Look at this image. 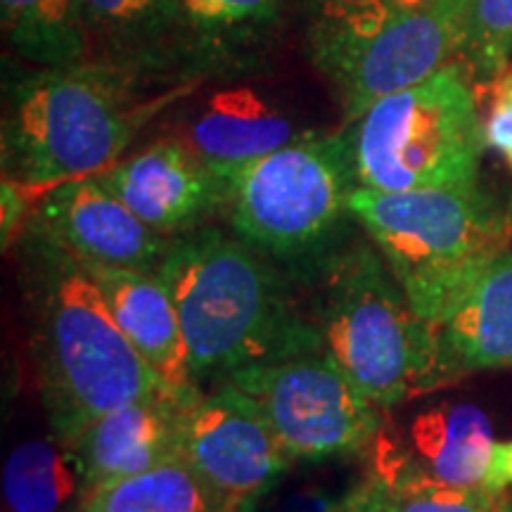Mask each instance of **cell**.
I'll list each match as a JSON object with an SVG mask.
<instances>
[{"mask_svg": "<svg viewBox=\"0 0 512 512\" xmlns=\"http://www.w3.org/2000/svg\"><path fill=\"white\" fill-rule=\"evenodd\" d=\"M294 0H178L171 64L192 79L249 72L283 29Z\"/></svg>", "mask_w": 512, "mask_h": 512, "instance_id": "14", "label": "cell"}, {"mask_svg": "<svg viewBox=\"0 0 512 512\" xmlns=\"http://www.w3.org/2000/svg\"><path fill=\"white\" fill-rule=\"evenodd\" d=\"M494 512H512V498H498Z\"/></svg>", "mask_w": 512, "mask_h": 512, "instance_id": "29", "label": "cell"}, {"mask_svg": "<svg viewBox=\"0 0 512 512\" xmlns=\"http://www.w3.org/2000/svg\"><path fill=\"white\" fill-rule=\"evenodd\" d=\"M81 264L157 273L174 238L157 233L102 185L76 178L48 190L27 223Z\"/></svg>", "mask_w": 512, "mask_h": 512, "instance_id": "11", "label": "cell"}, {"mask_svg": "<svg viewBox=\"0 0 512 512\" xmlns=\"http://www.w3.org/2000/svg\"><path fill=\"white\" fill-rule=\"evenodd\" d=\"M200 394L164 389L102 415L69 441L86 472L88 489L140 475L181 456L185 413Z\"/></svg>", "mask_w": 512, "mask_h": 512, "instance_id": "15", "label": "cell"}, {"mask_svg": "<svg viewBox=\"0 0 512 512\" xmlns=\"http://www.w3.org/2000/svg\"><path fill=\"white\" fill-rule=\"evenodd\" d=\"M93 60L162 74L171 64L178 0H79Z\"/></svg>", "mask_w": 512, "mask_h": 512, "instance_id": "19", "label": "cell"}, {"mask_svg": "<svg viewBox=\"0 0 512 512\" xmlns=\"http://www.w3.org/2000/svg\"><path fill=\"white\" fill-rule=\"evenodd\" d=\"M344 136L356 188L408 192L477 185L486 138L470 69L451 62L377 100Z\"/></svg>", "mask_w": 512, "mask_h": 512, "instance_id": "7", "label": "cell"}, {"mask_svg": "<svg viewBox=\"0 0 512 512\" xmlns=\"http://www.w3.org/2000/svg\"><path fill=\"white\" fill-rule=\"evenodd\" d=\"M88 479L74 448L57 439H27L12 448L3 470L10 512H81Z\"/></svg>", "mask_w": 512, "mask_h": 512, "instance_id": "20", "label": "cell"}, {"mask_svg": "<svg viewBox=\"0 0 512 512\" xmlns=\"http://www.w3.org/2000/svg\"><path fill=\"white\" fill-rule=\"evenodd\" d=\"M439 335L458 377L512 368V247L465 287L439 323Z\"/></svg>", "mask_w": 512, "mask_h": 512, "instance_id": "18", "label": "cell"}, {"mask_svg": "<svg viewBox=\"0 0 512 512\" xmlns=\"http://www.w3.org/2000/svg\"><path fill=\"white\" fill-rule=\"evenodd\" d=\"M292 112L249 86L216 91L197 107L185 128V143L221 178L280 147L304 138Z\"/></svg>", "mask_w": 512, "mask_h": 512, "instance_id": "16", "label": "cell"}, {"mask_svg": "<svg viewBox=\"0 0 512 512\" xmlns=\"http://www.w3.org/2000/svg\"><path fill=\"white\" fill-rule=\"evenodd\" d=\"M494 446V430L482 408L434 403L415 413L406 427L384 420L368 451V467L377 479L422 475L451 486H482Z\"/></svg>", "mask_w": 512, "mask_h": 512, "instance_id": "13", "label": "cell"}, {"mask_svg": "<svg viewBox=\"0 0 512 512\" xmlns=\"http://www.w3.org/2000/svg\"><path fill=\"white\" fill-rule=\"evenodd\" d=\"M181 456L226 512H252L292 467L261 408L230 382L202 392L188 408Z\"/></svg>", "mask_w": 512, "mask_h": 512, "instance_id": "10", "label": "cell"}, {"mask_svg": "<svg viewBox=\"0 0 512 512\" xmlns=\"http://www.w3.org/2000/svg\"><path fill=\"white\" fill-rule=\"evenodd\" d=\"M465 67L479 79H501L512 60V0H470Z\"/></svg>", "mask_w": 512, "mask_h": 512, "instance_id": "25", "label": "cell"}, {"mask_svg": "<svg viewBox=\"0 0 512 512\" xmlns=\"http://www.w3.org/2000/svg\"><path fill=\"white\" fill-rule=\"evenodd\" d=\"M375 489H377V486H375ZM366 512H387V510H384V505L380 503V498H377V494H375L373 501H370V505L366 508Z\"/></svg>", "mask_w": 512, "mask_h": 512, "instance_id": "30", "label": "cell"}, {"mask_svg": "<svg viewBox=\"0 0 512 512\" xmlns=\"http://www.w3.org/2000/svg\"><path fill=\"white\" fill-rule=\"evenodd\" d=\"M147 74L105 60L36 67L5 83L3 176L43 192L100 176L155 112Z\"/></svg>", "mask_w": 512, "mask_h": 512, "instance_id": "3", "label": "cell"}, {"mask_svg": "<svg viewBox=\"0 0 512 512\" xmlns=\"http://www.w3.org/2000/svg\"><path fill=\"white\" fill-rule=\"evenodd\" d=\"M486 147L512 169V74L496 79L494 98L484 119Z\"/></svg>", "mask_w": 512, "mask_h": 512, "instance_id": "26", "label": "cell"}, {"mask_svg": "<svg viewBox=\"0 0 512 512\" xmlns=\"http://www.w3.org/2000/svg\"><path fill=\"white\" fill-rule=\"evenodd\" d=\"M22 283L31 356L57 439L69 444L102 415L169 389L121 332L81 261L31 226L24 228Z\"/></svg>", "mask_w": 512, "mask_h": 512, "instance_id": "1", "label": "cell"}, {"mask_svg": "<svg viewBox=\"0 0 512 512\" xmlns=\"http://www.w3.org/2000/svg\"><path fill=\"white\" fill-rule=\"evenodd\" d=\"M311 320L320 349L384 413L456 382L439 330L422 320L366 242L323 261Z\"/></svg>", "mask_w": 512, "mask_h": 512, "instance_id": "4", "label": "cell"}, {"mask_svg": "<svg viewBox=\"0 0 512 512\" xmlns=\"http://www.w3.org/2000/svg\"><path fill=\"white\" fill-rule=\"evenodd\" d=\"M29 216V190L3 176V245L8 247Z\"/></svg>", "mask_w": 512, "mask_h": 512, "instance_id": "27", "label": "cell"}, {"mask_svg": "<svg viewBox=\"0 0 512 512\" xmlns=\"http://www.w3.org/2000/svg\"><path fill=\"white\" fill-rule=\"evenodd\" d=\"M482 486L496 496H501L508 486H512V439L496 441L494 456H491Z\"/></svg>", "mask_w": 512, "mask_h": 512, "instance_id": "28", "label": "cell"}, {"mask_svg": "<svg viewBox=\"0 0 512 512\" xmlns=\"http://www.w3.org/2000/svg\"><path fill=\"white\" fill-rule=\"evenodd\" d=\"M83 268L105 294L121 332L166 387L183 394L202 392L190 373L181 318L159 275L95 264Z\"/></svg>", "mask_w": 512, "mask_h": 512, "instance_id": "17", "label": "cell"}, {"mask_svg": "<svg viewBox=\"0 0 512 512\" xmlns=\"http://www.w3.org/2000/svg\"><path fill=\"white\" fill-rule=\"evenodd\" d=\"M223 181L235 235L259 254L283 261L309 259L328 245L356 190L347 136L316 131Z\"/></svg>", "mask_w": 512, "mask_h": 512, "instance_id": "8", "label": "cell"}, {"mask_svg": "<svg viewBox=\"0 0 512 512\" xmlns=\"http://www.w3.org/2000/svg\"><path fill=\"white\" fill-rule=\"evenodd\" d=\"M361 223L422 320L439 323L496 254L512 247V207L479 185L351 192Z\"/></svg>", "mask_w": 512, "mask_h": 512, "instance_id": "6", "label": "cell"}, {"mask_svg": "<svg viewBox=\"0 0 512 512\" xmlns=\"http://www.w3.org/2000/svg\"><path fill=\"white\" fill-rule=\"evenodd\" d=\"M157 275L181 318L197 387L323 351L290 283L264 254L219 228L174 238Z\"/></svg>", "mask_w": 512, "mask_h": 512, "instance_id": "2", "label": "cell"}, {"mask_svg": "<svg viewBox=\"0 0 512 512\" xmlns=\"http://www.w3.org/2000/svg\"><path fill=\"white\" fill-rule=\"evenodd\" d=\"M98 178L145 226L166 238L192 233L228 204V183L185 140H157Z\"/></svg>", "mask_w": 512, "mask_h": 512, "instance_id": "12", "label": "cell"}, {"mask_svg": "<svg viewBox=\"0 0 512 512\" xmlns=\"http://www.w3.org/2000/svg\"><path fill=\"white\" fill-rule=\"evenodd\" d=\"M377 479L366 472L342 479H302L287 486L278 484L261 498L252 512H366L375 496Z\"/></svg>", "mask_w": 512, "mask_h": 512, "instance_id": "24", "label": "cell"}, {"mask_svg": "<svg viewBox=\"0 0 512 512\" xmlns=\"http://www.w3.org/2000/svg\"><path fill=\"white\" fill-rule=\"evenodd\" d=\"M81 512H226L223 503L183 456L102 484L86 496Z\"/></svg>", "mask_w": 512, "mask_h": 512, "instance_id": "22", "label": "cell"}, {"mask_svg": "<svg viewBox=\"0 0 512 512\" xmlns=\"http://www.w3.org/2000/svg\"><path fill=\"white\" fill-rule=\"evenodd\" d=\"M470 0H306L304 43L347 124L463 55Z\"/></svg>", "mask_w": 512, "mask_h": 512, "instance_id": "5", "label": "cell"}, {"mask_svg": "<svg viewBox=\"0 0 512 512\" xmlns=\"http://www.w3.org/2000/svg\"><path fill=\"white\" fill-rule=\"evenodd\" d=\"M252 396L292 463L361 456L384 427L375 406L323 351L228 377Z\"/></svg>", "mask_w": 512, "mask_h": 512, "instance_id": "9", "label": "cell"}, {"mask_svg": "<svg viewBox=\"0 0 512 512\" xmlns=\"http://www.w3.org/2000/svg\"><path fill=\"white\" fill-rule=\"evenodd\" d=\"M3 34L34 67H72L93 60L79 0H0Z\"/></svg>", "mask_w": 512, "mask_h": 512, "instance_id": "21", "label": "cell"}, {"mask_svg": "<svg viewBox=\"0 0 512 512\" xmlns=\"http://www.w3.org/2000/svg\"><path fill=\"white\" fill-rule=\"evenodd\" d=\"M375 494L387 512H494L501 498L484 486H451L422 475L377 479Z\"/></svg>", "mask_w": 512, "mask_h": 512, "instance_id": "23", "label": "cell"}]
</instances>
